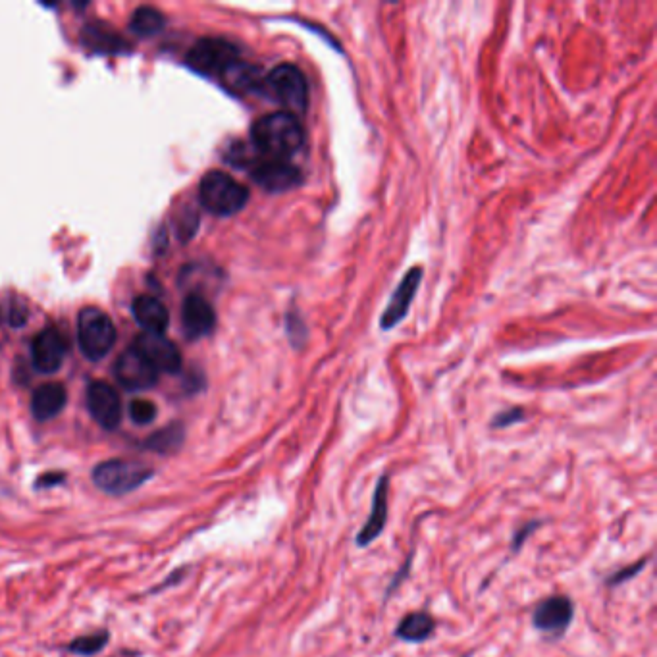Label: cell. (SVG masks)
<instances>
[{"mask_svg": "<svg viewBox=\"0 0 657 657\" xmlns=\"http://www.w3.org/2000/svg\"><path fill=\"white\" fill-rule=\"evenodd\" d=\"M251 139L259 155L288 160L303 147L305 133L297 116L290 112H272L255 122Z\"/></svg>", "mask_w": 657, "mask_h": 657, "instance_id": "6da1fadb", "label": "cell"}, {"mask_svg": "<svg viewBox=\"0 0 657 657\" xmlns=\"http://www.w3.org/2000/svg\"><path fill=\"white\" fill-rule=\"evenodd\" d=\"M153 467L133 461V459H108L99 463L91 478L93 484L110 496H124L141 488L147 480L153 478Z\"/></svg>", "mask_w": 657, "mask_h": 657, "instance_id": "7a4b0ae2", "label": "cell"}, {"mask_svg": "<svg viewBox=\"0 0 657 657\" xmlns=\"http://www.w3.org/2000/svg\"><path fill=\"white\" fill-rule=\"evenodd\" d=\"M199 197L203 207L212 214L232 216L247 205L249 189L239 184L230 174L212 170L201 180Z\"/></svg>", "mask_w": 657, "mask_h": 657, "instance_id": "3957f363", "label": "cell"}, {"mask_svg": "<svg viewBox=\"0 0 657 657\" xmlns=\"http://www.w3.org/2000/svg\"><path fill=\"white\" fill-rule=\"evenodd\" d=\"M264 91L293 116L303 114L309 106V85L303 72L293 64H280L264 76Z\"/></svg>", "mask_w": 657, "mask_h": 657, "instance_id": "277c9868", "label": "cell"}, {"mask_svg": "<svg viewBox=\"0 0 657 657\" xmlns=\"http://www.w3.org/2000/svg\"><path fill=\"white\" fill-rule=\"evenodd\" d=\"M78 340L87 359L99 361L106 357L116 342V328L110 316L95 307L83 309L78 316Z\"/></svg>", "mask_w": 657, "mask_h": 657, "instance_id": "5b68a950", "label": "cell"}, {"mask_svg": "<svg viewBox=\"0 0 657 657\" xmlns=\"http://www.w3.org/2000/svg\"><path fill=\"white\" fill-rule=\"evenodd\" d=\"M237 60L236 47L224 39H201L187 54L189 66L209 76H222Z\"/></svg>", "mask_w": 657, "mask_h": 657, "instance_id": "8992f818", "label": "cell"}, {"mask_svg": "<svg viewBox=\"0 0 657 657\" xmlns=\"http://www.w3.org/2000/svg\"><path fill=\"white\" fill-rule=\"evenodd\" d=\"M575 619V604L569 596H550L536 605L532 613V627L536 631L550 634L553 638L563 636L569 631Z\"/></svg>", "mask_w": 657, "mask_h": 657, "instance_id": "52a82bcc", "label": "cell"}, {"mask_svg": "<svg viewBox=\"0 0 657 657\" xmlns=\"http://www.w3.org/2000/svg\"><path fill=\"white\" fill-rule=\"evenodd\" d=\"M388 496H390V476L382 474L376 482V488H374L370 515H368L365 525L361 526V530L357 532V538H355V544L359 548H368L372 542H376L382 536L384 528L388 525V515H390Z\"/></svg>", "mask_w": 657, "mask_h": 657, "instance_id": "ba28073f", "label": "cell"}, {"mask_svg": "<svg viewBox=\"0 0 657 657\" xmlns=\"http://www.w3.org/2000/svg\"><path fill=\"white\" fill-rule=\"evenodd\" d=\"M251 176L263 189L272 193L288 191L303 182L299 168H295L288 160H276V158H264L255 162L251 166Z\"/></svg>", "mask_w": 657, "mask_h": 657, "instance_id": "9c48e42d", "label": "cell"}, {"mask_svg": "<svg viewBox=\"0 0 657 657\" xmlns=\"http://www.w3.org/2000/svg\"><path fill=\"white\" fill-rule=\"evenodd\" d=\"M133 349L141 353L157 372H178L182 368V353L176 347V343L166 340L162 334H141L135 343Z\"/></svg>", "mask_w": 657, "mask_h": 657, "instance_id": "30bf717a", "label": "cell"}, {"mask_svg": "<svg viewBox=\"0 0 657 657\" xmlns=\"http://www.w3.org/2000/svg\"><path fill=\"white\" fill-rule=\"evenodd\" d=\"M87 407L106 430H114L122 421V399L108 382L97 380L87 388Z\"/></svg>", "mask_w": 657, "mask_h": 657, "instance_id": "8fae6325", "label": "cell"}, {"mask_svg": "<svg viewBox=\"0 0 657 657\" xmlns=\"http://www.w3.org/2000/svg\"><path fill=\"white\" fill-rule=\"evenodd\" d=\"M116 378L118 382L132 392L149 390L157 384L158 372L155 367L135 349H128L116 361Z\"/></svg>", "mask_w": 657, "mask_h": 657, "instance_id": "7c38bea8", "label": "cell"}, {"mask_svg": "<svg viewBox=\"0 0 657 657\" xmlns=\"http://www.w3.org/2000/svg\"><path fill=\"white\" fill-rule=\"evenodd\" d=\"M33 365L39 372L53 374L62 367L66 357V340L56 328H45L31 343Z\"/></svg>", "mask_w": 657, "mask_h": 657, "instance_id": "4fadbf2b", "label": "cell"}, {"mask_svg": "<svg viewBox=\"0 0 657 657\" xmlns=\"http://www.w3.org/2000/svg\"><path fill=\"white\" fill-rule=\"evenodd\" d=\"M182 324H184V332L191 338H203L209 336L214 326H216V315L211 303L201 297V295H189L185 297L184 307H182Z\"/></svg>", "mask_w": 657, "mask_h": 657, "instance_id": "5bb4252c", "label": "cell"}, {"mask_svg": "<svg viewBox=\"0 0 657 657\" xmlns=\"http://www.w3.org/2000/svg\"><path fill=\"white\" fill-rule=\"evenodd\" d=\"M419 284H421V268H413L411 272H407V276L395 290L394 297H392L386 313L382 316L384 328H392L403 316L407 315L411 301L415 299V293L419 290Z\"/></svg>", "mask_w": 657, "mask_h": 657, "instance_id": "9a60e30c", "label": "cell"}, {"mask_svg": "<svg viewBox=\"0 0 657 657\" xmlns=\"http://www.w3.org/2000/svg\"><path fill=\"white\" fill-rule=\"evenodd\" d=\"M66 390L62 384H41L31 397V413L37 421H49L66 407Z\"/></svg>", "mask_w": 657, "mask_h": 657, "instance_id": "2e32d148", "label": "cell"}, {"mask_svg": "<svg viewBox=\"0 0 657 657\" xmlns=\"http://www.w3.org/2000/svg\"><path fill=\"white\" fill-rule=\"evenodd\" d=\"M436 629H438V621L428 611H413L399 621L394 634L401 642L422 644L436 634Z\"/></svg>", "mask_w": 657, "mask_h": 657, "instance_id": "e0dca14e", "label": "cell"}, {"mask_svg": "<svg viewBox=\"0 0 657 657\" xmlns=\"http://www.w3.org/2000/svg\"><path fill=\"white\" fill-rule=\"evenodd\" d=\"M133 316L149 334H164L170 322L166 307L151 295H141L133 301Z\"/></svg>", "mask_w": 657, "mask_h": 657, "instance_id": "ac0fdd59", "label": "cell"}, {"mask_svg": "<svg viewBox=\"0 0 657 657\" xmlns=\"http://www.w3.org/2000/svg\"><path fill=\"white\" fill-rule=\"evenodd\" d=\"M222 78L226 81V85L237 91V93H257V91H264V76L263 70L259 66L247 64L237 60L236 64H232Z\"/></svg>", "mask_w": 657, "mask_h": 657, "instance_id": "d6986e66", "label": "cell"}, {"mask_svg": "<svg viewBox=\"0 0 657 657\" xmlns=\"http://www.w3.org/2000/svg\"><path fill=\"white\" fill-rule=\"evenodd\" d=\"M185 432L182 424H170L162 430H158L157 434L149 436L145 447L155 451V453H162V455H170L176 453L182 444H184Z\"/></svg>", "mask_w": 657, "mask_h": 657, "instance_id": "ffe728a7", "label": "cell"}, {"mask_svg": "<svg viewBox=\"0 0 657 657\" xmlns=\"http://www.w3.org/2000/svg\"><path fill=\"white\" fill-rule=\"evenodd\" d=\"M164 24H166L164 14L153 6H141L133 12L132 29L137 35H143V37L157 35L162 31Z\"/></svg>", "mask_w": 657, "mask_h": 657, "instance_id": "44dd1931", "label": "cell"}, {"mask_svg": "<svg viewBox=\"0 0 657 657\" xmlns=\"http://www.w3.org/2000/svg\"><path fill=\"white\" fill-rule=\"evenodd\" d=\"M83 39H85L87 47H91L95 51H105V53H114L120 47H124V41L116 33L106 31V29L103 31L97 27H87L83 33Z\"/></svg>", "mask_w": 657, "mask_h": 657, "instance_id": "7402d4cb", "label": "cell"}, {"mask_svg": "<svg viewBox=\"0 0 657 657\" xmlns=\"http://www.w3.org/2000/svg\"><path fill=\"white\" fill-rule=\"evenodd\" d=\"M106 642H108V632H91V634H85V636H79V638H76V640L68 646V650L74 652V654H78V656H95V654H99V652L105 648Z\"/></svg>", "mask_w": 657, "mask_h": 657, "instance_id": "603a6c76", "label": "cell"}, {"mask_svg": "<svg viewBox=\"0 0 657 657\" xmlns=\"http://www.w3.org/2000/svg\"><path fill=\"white\" fill-rule=\"evenodd\" d=\"M130 417L135 424H151L157 417V405L149 399H133Z\"/></svg>", "mask_w": 657, "mask_h": 657, "instance_id": "cb8c5ba5", "label": "cell"}, {"mask_svg": "<svg viewBox=\"0 0 657 657\" xmlns=\"http://www.w3.org/2000/svg\"><path fill=\"white\" fill-rule=\"evenodd\" d=\"M648 559L650 557H644V559H638V561H634L632 565H627V567H621L617 573H613V575H609L607 577V580H605V584L607 586H619V584H625L627 580L634 579L644 567H646V563H648Z\"/></svg>", "mask_w": 657, "mask_h": 657, "instance_id": "d4e9b609", "label": "cell"}, {"mask_svg": "<svg viewBox=\"0 0 657 657\" xmlns=\"http://www.w3.org/2000/svg\"><path fill=\"white\" fill-rule=\"evenodd\" d=\"M542 525H544V521H530V523H526L525 526H521V528L517 530V534L513 536V542H511V552H521V548H523V544H525L526 538H528V536H530L534 530H538V528H540Z\"/></svg>", "mask_w": 657, "mask_h": 657, "instance_id": "484cf974", "label": "cell"}, {"mask_svg": "<svg viewBox=\"0 0 657 657\" xmlns=\"http://www.w3.org/2000/svg\"><path fill=\"white\" fill-rule=\"evenodd\" d=\"M523 419H525L523 409H511V411H507V413H500V415L494 419V422H492V426H494V428H505V426H511V424L523 421Z\"/></svg>", "mask_w": 657, "mask_h": 657, "instance_id": "4316f807", "label": "cell"}, {"mask_svg": "<svg viewBox=\"0 0 657 657\" xmlns=\"http://www.w3.org/2000/svg\"><path fill=\"white\" fill-rule=\"evenodd\" d=\"M64 480H66V474L51 471V473L41 474L37 478V488H53V486H58Z\"/></svg>", "mask_w": 657, "mask_h": 657, "instance_id": "83f0119b", "label": "cell"}]
</instances>
